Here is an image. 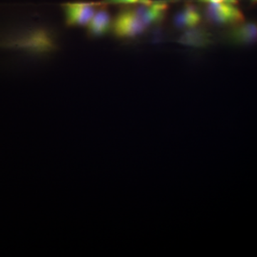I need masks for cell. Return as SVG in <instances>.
<instances>
[{"instance_id":"1","label":"cell","mask_w":257,"mask_h":257,"mask_svg":"<svg viewBox=\"0 0 257 257\" xmlns=\"http://www.w3.org/2000/svg\"><path fill=\"white\" fill-rule=\"evenodd\" d=\"M148 29L135 6H128L120 10L116 15L111 30L118 38L132 39L143 35Z\"/></svg>"},{"instance_id":"2","label":"cell","mask_w":257,"mask_h":257,"mask_svg":"<svg viewBox=\"0 0 257 257\" xmlns=\"http://www.w3.org/2000/svg\"><path fill=\"white\" fill-rule=\"evenodd\" d=\"M204 15L208 21L219 26L233 27L245 21L238 0H226L205 5Z\"/></svg>"},{"instance_id":"3","label":"cell","mask_w":257,"mask_h":257,"mask_svg":"<svg viewBox=\"0 0 257 257\" xmlns=\"http://www.w3.org/2000/svg\"><path fill=\"white\" fill-rule=\"evenodd\" d=\"M99 7L98 2H76L62 5L66 25L69 27L87 26Z\"/></svg>"},{"instance_id":"4","label":"cell","mask_w":257,"mask_h":257,"mask_svg":"<svg viewBox=\"0 0 257 257\" xmlns=\"http://www.w3.org/2000/svg\"><path fill=\"white\" fill-rule=\"evenodd\" d=\"M135 10L140 18L150 28L163 22L169 10V3L161 0H154L150 5H135Z\"/></svg>"},{"instance_id":"5","label":"cell","mask_w":257,"mask_h":257,"mask_svg":"<svg viewBox=\"0 0 257 257\" xmlns=\"http://www.w3.org/2000/svg\"><path fill=\"white\" fill-rule=\"evenodd\" d=\"M257 25L254 22H243L231 27L228 32V41L236 45H252L256 41Z\"/></svg>"},{"instance_id":"6","label":"cell","mask_w":257,"mask_h":257,"mask_svg":"<svg viewBox=\"0 0 257 257\" xmlns=\"http://www.w3.org/2000/svg\"><path fill=\"white\" fill-rule=\"evenodd\" d=\"M203 15L197 5L189 3L184 5L174 18V23L180 30H191L198 28L202 23Z\"/></svg>"},{"instance_id":"7","label":"cell","mask_w":257,"mask_h":257,"mask_svg":"<svg viewBox=\"0 0 257 257\" xmlns=\"http://www.w3.org/2000/svg\"><path fill=\"white\" fill-rule=\"evenodd\" d=\"M104 7L100 6L99 9L96 10L94 16L88 23L87 32L89 36H104L111 30L113 20L110 13Z\"/></svg>"},{"instance_id":"8","label":"cell","mask_w":257,"mask_h":257,"mask_svg":"<svg viewBox=\"0 0 257 257\" xmlns=\"http://www.w3.org/2000/svg\"><path fill=\"white\" fill-rule=\"evenodd\" d=\"M211 35L209 32L198 28L186 30L181 37L179 42L188 46L202 47L207 46L211 42Z\"/></svg>"},{"instance_id":"9","label":"cell","mask_w":257,"mask_h":257,"mask_svg":"<svg viewBox=\"0 0 257 257\" xmlns=\"http://www.w3.org/2000/svg\"><path fill=\"white\" fill-rule=\"evenodd\" d=\"M154 0H101L98 2L100 6L108 5H123V6H135V5H150Z\"/></svg>"},{"instance_id":"10","label":"cell","mask_w":257,"mask_h":257,"mask_svg":"<svg viewBox=\"0 0 257 257\" xmlns=\"http://www.w3.org/2000/svg\"><path fill=\"white\" fill-rule=\"evenodd\" d=\"M224 1H226V0H195L196 3L204 5L211 4V3H219Z\"/></svg>"},{"instance_id":"11","label":"cell","mask_w":257,"mask_h":257,"mask_svg":"<svg viewBox=\"0 0 257 257\" xmlns=\"http://www.w3.org/2000/svg\"><path fill=\"white\" fill-rule=\"evenodd\" d=\"M161 1L166 2L167 3H178V2L182 1V0H161Z\"/></svg>"}]
</instances>
